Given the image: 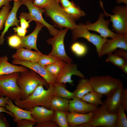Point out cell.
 <instances>
[{
  "mask_svg": "<svg viewBox=\"0 0 127 127\" xmlns=\"http://www.w3.org/2000/svg\"><path fill=\"white\" fill-rule=\"evenodd\" d=\"M55 2V0H34L33 3L38 7L44 9L50 4Z\"/></svg>",
  "mask_w": 127,
  "mask_h": 127,
  "instance_id": "37",
  "label": "cell"
},
{
  "mask_svg": "<svg viewBox=\"0 0 127 127\" xmlns=\"http://www.w3.org/2000/svg\"><path fill=\"white\" fill-rule=\"evenodd\" d=\"M60 2L63 8H66L75 5L73 2L70 1L69 0H60Z\"/></svg>",
  "mask_w": 127,
  "mask_h": 127,
  "instance_id": "44",
  "label": "cell"
},
{
  "mask_svg": "<svg viewBox=\"0 0 127 127\" xmlns=\"http://www.w3.org/2000/svg\"><path fill=\"white\" fill-rule=\"evenodd\" d=\"M30 111L32 117L38 124L52 120L54 113L53 110L41 106L35 107Z\"/></svg>",
  "mask_w": 127,
  "mask_h": 127,
  "instance_id": "19",
  "label": "cell"
},
{
  "mask_svg": "<svg viewBox=\"0 0 127 127\" xmlns=\"http://www.w3.org/2000/svg\"><path fill=\"white\" fill-rule=\"evenodd\" d=\"M2 112H5L8 114L13 118L14 117V115L12 113L6 110L5 108L0 106V113Z\"/></svg>",
  "mask_w": 127,
  "mask_h": 127,
  "instance_id": "46",
  "label": "cell"
},
{
  "mask_svg": "<svg viewBox=\"0 0 127 127\" xmlns=\"http://www.w3.org/2000/svg\"><path fill=\"white\" fill-rule=\"evenodd\" d=\"M11 8L10 5H4L0 11V31L3 26L9 13V10Z\"/></svg>",
  "mask_w": 127,
  "mask_h": 127,
  "instance_id": "36",
  "label": "cell"
},
{
  "mask_svg": "<svg viewBox=\"0 0 127 127\" xmlns=\"http://www.w3.org/2000/svg\"><path fill=\"white\" fill-rule=\"evenodd\" d=\"M120 68L126 74H127V62L123 65Z\"/></svg>",
  "mask_w": 127,
  "mask_h": 127,
  "instance_id": "49",
  "label": "cell"
},
{
  "mask_svg": "<svg viewBox=\"0 0 127 127\" xmlns=\"http://www.w3.org/2000/svg\"><path fill=\"white\" fill-rule=\"evenodd\" d=\"M125 111L121 105L117 112V118L115 127H127V118Z\"/></svg>",
  "mask_w": 127,
  "mask_h": 127,
  "instance_id": "32",
  "label": "cell"
},
{
  "mask_svg": "<svg viewBox=\"0 0 127 127\" xmlns=\"http://www.w3.org/2000/svg\"><path fill=\"white\" fill-rule=\"evenodd\" d=\"M65 83L56 82L54 84V95L67 99L69 100L75 97L74 92L70 91L66 88Z\"/></svg>",
  "mask_w": 127,
  "mask_h": 127,
  "instance_id": "26",
  "label": "cell"
},
{
  "mask_svg": "<svg viewBox=\"0 0 127 127\" xmlns=\"http://www.w3.org/2000/svg\"><path fill=\"white\" fill-rule=\"evenodd\" d=\"M107 55L108 56L106 59V62L111 63L120 68L123 65L127 63V60L112 53Z\"/></svg>",
  "mask_w": 127,
  "mask_h": 127,
  "instance_id": "33",
  "label": "cell"
},
{
  "mask_svg": "<svg viewBox=\"0 0 127 127\" xmlns=\"http://www.w3.org/2000/svg\"><path fill=\"white\" fill-rule=\"evenodd\" d=\"M72 39L75 41L79 38H83L92 44L95 47L96 51L99 57L102 47L107 39L100 35L90 33L85 27L84 24L80 23L72 30Z\"/></svg>",
  "mask_w": 127,
  "mask_h": 127,
  "instance_id": "10",
  "label": "cell"
},
{
  "mask_svg": "<svg viewBox=\"0 0 127 127\" xmlns=\"http://www.w3.org/2000/svg\"><path fill=\"white\" fill-rule=\"evenodd\" d=\"M78 127H92L89 123H86L81 124L77 126Z\"/></svg>",
  "mask_w": 127,
  "mask_h": 127,
  "instance_id": "50",
  "label": "cell"
},
{
  "mask_svg": "<svg viewBox=\"0 0 127 127\" xmlns=\"http://www.w3.org/2000/svg\"><path fill=\"white\" fill-rule=\"evenodd\" d=\"M121 105L125 111H127V89L123 88L121 97Z\"/></svg>",
  "mask_w": 127,
  "mask_h": 127,
  "instance_id": "39",
  "label": "cell"
},
{
  "mask_svg": "<svg viewBox=\"0 0 127 127\" xmlns=\"http://www.w3.org/2000/svg\"><path fill=\"white\" fill-rule=\"evenodd\" d=\"M20 27L22 28L26 29L29 26V23L31 21L29 20L27 21V20L23 18L20 17Z\"/></svg>",
  "mask_w": 127,
  "mask_h": 127,
  "instance_id": "43",
  "label": "cell"
},
{
  "mask_svg": "<svg viewBox=\"0 0 127 127\" xmlns=\"http://www.w3.org/2000/svg\"><path fill=\"white\" fill-rule=\"evenodd\" d=\"M55 1L58 3H59L60 2V0H55Z\"/></svg>",
  "mask_w": 127,
  "mask_h": 127,
  "instance_id": "53",
  "label": "cell"
},
{
  "mask_svg": "<svg viewBox=\"0 0 127 127\" xmlns=\"http://www.w3.org/2000/svg\"><path fill=\"white\" fill-rule=\"evenodd\" d=\"M93 90L89 79L81 78L80 79L74 92L75 97L81 99L85 95Z\"/></svg>",
  "mask_w": 127,
  "mask_h": 127,
  "instance_id": "25",
  "label": "cell"
},
{
  "mask_svg": "<svg viewBox=\"0 0 127 127\" xmlns=\"http://www.w3.org/2000/svg\"><path fill=\"white\" fill-rule=\"evenodd\" d=\"M43 86L42 84L39 85L25 99L14 101L16 105L28 111L38 106H42L50 109V103L54 95V85H49L47 90L44 89Z\"/></svg>",
  "mask_w": 127,
  "mask_h": 127,
  "instance_id": "1",
  "label": "cell"
},
{
  "mask_svg": "<svg viewBox=\"0 0 127 127\" xmlns=\"http://www.w3.org/2000/svg\"><path fill=\"white\" fill-rule=\"evenodd\" d=\"M9 99L8 97L6 96L5 97H0V106L5 107L7 102Z\"/></svg>",
  "mask_w": 127,
  "mask_h": 127,
  "instance_id": "45",
  "label": "cell"
},
{
  "mask_svg": "<svg viewBox=\"0 0 127 127\" xmlns=\"http://www.w3.org/2000/svg\"><path fill=\"white\" fill-rule=\"evenodd\" d=\"M97 106L88 103L81 99L75 97L69 100L68 112L87 113L95 111Z\"/></svg>",
  "mask_w": 127,
  "mask_h": 127,
  "instance_id": "15",
  "label": "cell"
},
{
  "mask_svg": "<svg viewBox=\"0 0 127 127\" xmlns=\"http://www.w3.org/2000/svg\"><path fill=\"white\" fill-rule=\"evenodd\" d=\"M20 73L15 72L0 76V91L3 96L12 100L21 99L20 89L16 81Z\"/></svg>",
  "mask_w": 127,
  "mask_h": 127,
  "instance_id": "7",
  "label": "cell"
},
{
  "mask_svg": "<svg viewBox=\"0 0 127 127\" xmlns=\"http://www.w3.org/2000/svg\"><path fill=\"white\" fill-rule=\"evenodd\" d=\"M22 5V4L21 0L14 1L13 8L4 23V29L0 36V44H3L4 40V36L10 27L14 26H18L20 20L17 19L16 14L18 9Z\"/></svg>",
  "mask_w": 127,
  "mask_h": 127,
  "instance_id": "16",
  "label": "cell"
},
{
  "mask_svg": "<svg viewBox=\"0 0 127 127\" xmlns=\"http://www.w3.org/2000/svg\"></svg>",
  "mask_w": 127,
  "mask_h": 127,
  "instance_id": "55",
  "label": "cell"
},
{
  "mask_svg": "<svg viewBox=\"0 0 127 127\" xmlns=\"http://www.w3.org/2000/svg\"><path fill=\"white\" fill-rule=\"evenodd\" d=\"M116 2L118 4L123 3L126 5L127 4V0H116Z\"/></svg>",
  "mask_w": 127,
  "mask_h": 127,
  "instance_id": "51",
  "label": "cell"
},
{
  "mask_svg": "<svg viewBox=\"0 0 127 127\" xmlns=\"http://www.w3.org/2000/svg\"><path fill=\"white\" fill-rule=\"evenodd\" d=\"M8 58L6 56L0 57V76L15 72H24L27 71V67L11 64L8 62Z\"/></svg>",
  "mask_w": 127,
  "mask_h": 127,
  "instance_id": "22",
  "label": "cell"
},
{
  "mask_svg": "<svg viewBox=\"0 0 127 127\" xmlns=\"http://www.w3.org/2000/svg\"><path fill=\"white\" fill-rule=\"evenodd\" d=\"M34 126L35 127H58L57 124L52 120L40 124H36Z\"/></svg>",
  "mask_w": 127,
  "mask_h": 127,
  "instance_id": "40",
  "label": "cell"
},
{
  "mask_svg": "<svg viewBox=\"0 0 127 127\" xmlns=\"http://www.w3.org/2000/svg\"><path fill=\"white\" fill-rule=\"evenodd\" d=\"M8 1L9 2L10 1H11L12 0H13L14 1H20V0H8Z\"/></svg>",
  "mask_w": 127,
  "mask_h": 127,
  "instance_id": "52",
  "label": "cell"
},
{
  "mask_svg": "<svg viewBox=\"0 0 127 127\" xmlns=\"http://www.w3.org/2000/svg\"><path fill=\"white\" fill-rule=\"evenodd\" d=\"M107 98L103 104L94 112L89 123L92 127H115L116 113L111 112L107 106Z\"/></svg>",
  "mask_w": 127,
  "mask_h": 127,
  "instance_id": "5",
  "label": "cell"
},
{
  "mask_svg": "<svg viewBox=\"0 0 127 127\" xmlns=\"http://www.w3.org/2000/svg\"><path fill=\"white\" fill-rule=\"evenodd\" d=\"M123 89V87L119 88L110 97H107V107L111 112L116 113L118 108L121 105V97Z\"/></svg>",
  "mask_w": 127,
  "mask_h": 127,
  "instance_id": "23",
  "label": "cell"
},
{
  "mask_svg": "<svg viewBox=\"0 0 127 127\" xmlns=\"http://www.w3.org/2000/svg\"><path fill=\"white\" fill-rule=\"evenodd\" d=\"M2 96H4L2 94L1 92L0 91V97H3Z\"/></svg>",
  "mask_w": 127,
  "mask_h": 127,
  "instance_id": "54",
  "label": "cell"
},
{
  "mask_svg": "<svg viewBox=\"0 0 127 127\" xmlns=\"http://www.w3.org/2000/svg\"><path fill=\"white\" fill-rule=\"evenodd\" d=\"M12 63L14 65H20L24 66L34 71L42 77L49 85L53 84L56 82V78L37 62L14 59Z\"/></svg>",
  "mask_w": 127,
  "mask_h": 127,
  "instance_id": "13",
  "label": "cell"
},
{
  "mask_svg": "<svg viewBox=\"0 0 127 127\" xmlns=\"http://www.w3.org/2000/svg\"><path fill=\"white\" fill-rule=\"evenodd\" d=\"M16 123L18 127H32L37 124L34 122L28 119L21 120Z\"/></svg>",
  "mask_w": 127,
  "mask_h": 127,
  "instance_id": "38",
  "label": "cell"
},
{
  "mask_svg": "<svg viewBox=\"0 0 127 127\" xmlns=\"http://www.w3.org/2000/svg\"><path fill=\"white\" fill-rule=\"evenodd\" d=\"M7 38L8 44L10 47L17 49L21 48V38L17 34L12 35Z\"/></svg>",
  "mask_w": 127,
  "mask_h": 127,
  "instance_id": "35",
  "label": "cell"
},
{
  "mask_svg": "<svg viewBox=\"0 0 127 127\" xmlns=\"http://www.w3.org/2000/svg\"><path fill=\"white\" fill-rule=\"evenodd\" d=\"M65 12L75 21L85 16L86 14L75 4L66 8H63Z\"/></svg>",
  "mask_w": 127,
  "mask_h": 127,
  "instance_id": "30",
  "label": "cell"
},
{
  "mask_svg": "<svg viewBox=\"0 0 127 127\" xmlns=\"http://www.w3.org/2000/svg\"><path fill=\"white\" fill-rule=\"evenodd\" d=\"M117 48L127 50V34H118L115 38L107 39L102 48L99 57L112 53Z\"/></svg>",
  "mask_w": 127,
  "mask_h": 127,
  "instance_id": "12",
  "label": "cell"
},
{
  "mask_svg": "<svg viewBox=\"0 0 127 127\" xmlns=\"http://www.w3.org/2000/svg\"><path fill=\"white\" fill-rule=\"evenodd\" d=\"M99 3L105 16L110 17L113 30L118 34H127V5L114 7L112 11L114 14L111 15L105 11L101 0L99 1Z\"/></svg>",
  "mask_w": 127,
  "mask_h": 127,
  "instance_id": "6",
  "label": "cell"
},
{
  "mask_svg": "<svg viewBox=\"0 0 127 127\" xmlns=\"http://www.w3.org/2000/svg\"><path fill=\"white\" fill-rule=\"evenodd\" d=\"M52 120L60 127H69L67 119V112L55 110Z\"/></svg>",
  "mask_w": 127,
  "mask_h": 127,
  "instance_id": "28",
  "label": "cell"
},
{
  "mask_svg": "<svg viewBox=\"0 0 127 127\" xmlns=\"http://www.w3.org/2000/svg\"><path fill=\"white\" fill-rule=\"evenodd\" d=\"M73 75H76L81 78H85L84 75L77 69L76 64L65 62L64 65L58 77L56 82L65 84L68 83L73 85V81L71 79Z\"/></svg>",
  "mask_w": 127,
  "mask_h": 127,
  "instance_id": "14",
  "label": "cell"
},
{
  "mask_svg": "<svg viewBox=\"0 0 127 127\" xmlns=\"http://www.w3.org/2000/svg\"><path fill=\"white\" fill-rule=\"evenodd\" d=\"M13 29L15 32L17 33V34L20 37H24L25 36L27 31L20 26H18Z\"/></svg>",
  "mask_w": 127,
  "mask_h": 127,
  "instance_id": "41",
  "label": "cell"
},
{
  "mask_svg": "<svg viewBox=\"0 0 127 127\" xmlns=\"http://www.w3.org/2000/svg\"><path fill=\"white\" fill-rule=\"evenodd\" d=\"M65 62L60 60L55 63L45 66L44 67L56 78L60 74Z\"/></svg>",
  "mask_w": 127,
  "mask_h": 127,
  "instance_id": "29",
  "label": "cell"
},
{
  "mask_svg": "<svg viewBox=\"0 0 127 127\" xmlns=\"http://www.w3.org/2000/svg\"><path fill=\"white\" fill-rule=\"evenodd\" d=\"M42 54L40 52L33 51L20 48L17 49L16 52L12 55V57L13 59L38 62Z\"/></svg>",
  "mask_w": 127,
  "mask_h": 127,
  "instance_id": "21",
  "label": "cell"
},
{
  "mask_svg": "<svg viewBox=\"0 0 127 127\" xmlns=\"http://www.w3.org/2000/svg\"><path fill=\"white\" fill-rule=\"evenodd\" d=\"M71 49L75 55L79 57L84 56L88 51L87 47L85 45L78 42H75L71 45Z\"/></svg>",
  "mask_w": 127,
  "mask_h": 127,
  "instance_id": "31",
  "label": "cell"
},
{
  "mask_svg": "<svg viewBox=\"0 0 127 127\" xmlns=\"http://www.w3.org/2000/svg\"><path fill=\"white\" fill-rule=\"evenodd\" d=\"M93 114V112L84 114L68 112L66 117L68 127H77L83 123H90Z\"/></svg>",
  "mask_w": 127,
  "mask_h": 127,
  "instance_id": "20",
  "label": "cell"
},
{
  "mask_svg": "<svg viewBox=\"0 0 127 127\" xmlns=\"http://www.w3.org/2000/svg\"><path fill=\"white\" fill-rule=\"evenodd\" d=\"M22 4L25 5L28 8V13L22 12L20 16L31 21L34 20L42 24L48 29L49 33L52 36H55L59 32L60 30L55 28L54 26L51 25L46 21L43 19L42 13L45 12L44 9L40 8L35 6L32 0H20Z\"/></svg>",
  "mask_w": 127,
  "mask_h": 127,
  "instance_id": "8",
  "label": "cell"
},
{
  "mask_svg": "<svg viewBox=\"0 0 127 127\" xmlns=\"http://www.w3.org/2000/svg\"><path fill=\"white\" fill-rule=\"evenodd\" d=\"M36 25L34 30L29 35L24 37H20L21 44V48L31 50L33 49L37 52H40L38 49L36 41L40 31L44 26L41 23L36 22Z\"/></svg>",
  "mask_w": 127,
  "mask_h": 127,
  "instance_id": "17",
  "label": "cell"
},
{
  "mask_svg": "<svg viewBox=\"0 0 127 127\" xmlns=\"http://www.w3.org/2000/svg\"><path fill=\"white\" fill-rule=\"evenodd\" d=\"M44 9L46 15L58 27L73 30L77 26L75 20L65 12L59 3L56 2L53 3Z\"/></svg>",
  "mask_w": 127,
  "mask_h": 127,
  "instance_id": "4",
  "label": "cell"
},
{
  "mask_svg": "<svg viewBox=\"0 0 127 127\" xmlns=\"http://www.w3.org/2000/svg\"><path fill=\"white\" fill-rule=\"evenodd\" d=\"M89 80L94 91L107 97H110L119 88L123 87L120 80L108 75L92 76Z\"/></svg>",
  "mask_w": 127,
  "mask_h": 127,
  "instance_id": "3",
  "label": "cell"
},
{
  "mask_svg": "<svg viewBox=\"0 0 127 127\" xmlns=\"http://www.w3.org/2000/svg\"><path fill=\"white\" fill-rule=\"evenodd\" d=\"M16 81L20 89L21 100L26 99L40 84L48 88L49 87L48 83L42 77L30 69L20 72Z\"/></svg>",
  "mask_w": 127,
  "mask_h": 127,
  "instance_id": "2",
  "label": "cell"
},
{
  "mask_svg": "<svg viewBox=\"0 0 127 127\" xmlns=\"http://www.w3.org/2000/svg\"><path fill=\"white\" fill-rule=\"evenodd\" d=\"M105 16L104 14L100 13L98 19L96 22L92 23L89 21L87 22L84 26L88 30L99 33L104 38L108 37L114 38L118 34L112 31L109 28L108 26L110 21L109 20H105L104 18Z\"/></svg>",
  "mask_w": 127,
  "mask_h": 127,
  "instance_id": "11",
  "label": "cell"
},
{
  "mask_svg": "<svg viewBox=\"0 0 127 127\" xmlns=\"http://www.w3.org/2000/svg\"><path fill=\"white\" fill-rule=\"evenodd\" d=\"M103 95L94 90L84 95L81 99L83 100L97 106L102 104L101 100Z\"/></svg>",
  "mask_w": 127,
  "mask_h": 127,
  "instance_id": "27",
  "label": "cell"
},
{
  "mask_svg": "<svg viewBox=\"0 0 127 127\" xmlns=\"http://www.w3.org/2000/svg\"><path fill=\"white\" fill-rule=\"evenodd\" d=\"M69 101L67 99L54 95L50 103V109L68 112Z\"/></svg>",
  "mask_w": 127,
  "mask_h": 127,
  "instance_id": "24",
  "label": "cell"
},
{
  "mask_svg": "<svg viewBox=\"0 0 127 127\" xmlns=\"http://www.w3.org/2000/svg\"><path fill=\"white\" fill-rule=\"evenodd\" d=\"M60 59L58 57L48 55L42 54L39 58L38 63L42 66H44L52 64Z\"/></svg>",
  "mask_w": 127,
  "mask_h": 127,
  "instance_id": "34",
  "label": "cell"
},
{
  "mask_svg": "<svg viewBox=\"0 0 127 127\" xmlns=\"http://www.w3.org/2000/svg\"><path fill=\"white\" fill-rule=\"evenodd\" d=\"M69 29H61L57 35L47 40V43L52 47V51L48 55L56 57L65 62L72 63L73 60L66 53L64 44V38Z\"/></svg>",
  "mask_w": 127,
  "mask_h": 127,
  "instance_id": "9",
  "label": "cell"
},
{
  "mask_svg": "<svg viewBox=\"0 0 127 127\" xmlns=\"http://www.w3.org/2000/svg\"><path fill=\"white\" fill-rule=\"evenodd\" d=\"M9 124H6L5 122L1 119L0 118V127H10Z\"/></svg>",
  "mask_w": 127,
  "mask_h": 127,
  "instance_id": "48",
  "label": "cell"
},
{
  "mask_svg": "<svg viewBox=\"0 0 127 127\" xmlns=\"http://www.w3.org/2000/svg\"><path fill=\"white\" fill-rule=\"evenodd\" d=\"M5 108L13 115V121L15 123H16L18 121L23 119H29L36 123L31 116L30 111L21 108L15 105L12 100L10 99L7 101Z\"/></svg>",
  "mask_w": 127,
  "mask_h": 127,
  "instance_id": "18",
  "label": "cell"
},
{
  "mask_svg": "<svg viewBox=\"0 0 127 127\" xmlns=\"http://www.w3.org/2000/svg\"><path fill=\"white\" fill-rule=\"evenodd\" d=\"M114 54L127 60V52L126 51L119 49L115 52Z\"/></svg>",
  "mask_w": 127,
  "mask_h": 127,
  "instance_id": "42",
  "label": "cell"
},
{
  "mask_svg": "<svg viewBox=\"0 0 127 127\" xmlns=\"http://www.w3.org/2000/svg\"><path fill=\"white\" fill-rule=\"evenodd\" d=\"M9 5V1L8 0H0V8L2 6Z\"/></svg>",
  "mask_w": 127,
  "mask_h": 127,
  "instance_id": "47",
  "label": "cell"
}]
</instances>
